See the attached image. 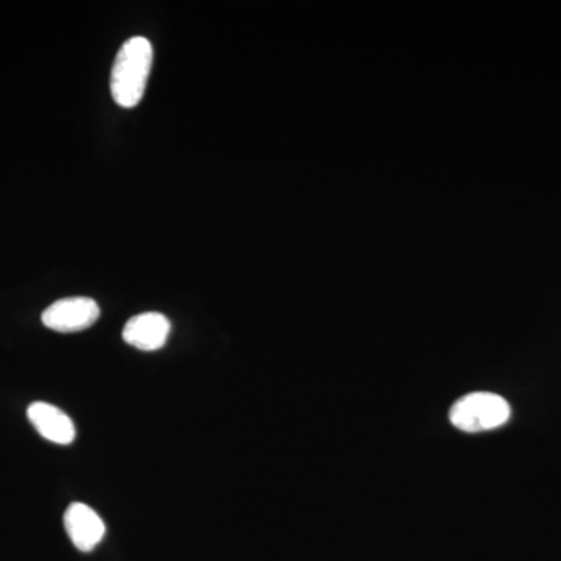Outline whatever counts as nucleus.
Listing matches in <instances>:
<instances>
[{
	"instance_id": "nucleus-1",
	"label": "nucleus",
	"mask_w": 561,
	"mask_h": 561,
	"mask_svg": "<svg viewBox=\"0 0 561 561\" xmlns=\"http://www.w3.org/2000/svg\"><path fill=\"white\" fill-rule=\"evenodd\" d=\"M153 62V47L144 36L125 41L111 70V94L117 105L135 108L142 101Z\"/></svg>"
},
{
	"instance_id": "nucleus-2",
	"label": "nucleus",
	"mask_w": 561,
	"mask_h": 561,
	"mask_svg": "<svg viewBox=\"0 0 561 561\" xmlns=\"http://www.w3.org/2000/svg\"><path fill=\"white\" fill-rule=\"evenodd\" d=\"M511 404L496 393L476 391L460 398L449 412L453 426L463 432L497 430L511 420Z\"/></svg>"
},
{
	"instance_id": "nucleus-3",
	"label": "nucleus",
	"mask_w": 561,
	"mask_h": 561,
	"mask_svg": "<svg viewBox=\"0 0 561 561\" xmlns=\"http://www.w3.org/2000/svg\"><path fill=\"white\" fill-rule=\"evenodd\" d=\"M101 317L98 302L88 297H70L55 301L43 312V324L51 331L79 332L91 328Z\"/></svg>"
},
{
	"instance_id": "nucleus-4",
	"label": "nucleus",
	"mask_w": 561,
	"mask_h": 561,
	"mask_svg": "<svg viewBox=\"0 0 561 561\" xmlns=\"http://www.w3.org/2000/svg\"><path fill=\"white\" fill-rule=\"evenodd\" d=\"M171 330L172 324L168 317L160 312H146L128 320L122 331V337L133 348L157 351L165 345Z\"/></svg>"
},
{
	"instance_id": "nucleus-5",
	"label": "nucleus",
	"mask_w": 561,
	"mask_h": 561,
	"mask_svg": "<svg viewBox=\"0 0 561 561\" xmlns=\"http://www.w3.org/2000/svg\"><path fill=\"white\" fill-rule=\"evenodd\" d=\"M65 527L70 541L81 552H91L105 537V524L87 504L73 502L65 513Z\"/></svg>"
},
{
	"instance_id": "nucleus-6",
	"label": "nucleus",
	"mask_w": 561,
	"mask_h": 561,
	"mask_svg": "<svg viewBox=\"0 0 561 561\" xmlns=\"http://www.w3.org/2000/svg\"><path fill=\"white\" fill-rule=\"evenodd\" d=\"M27 416L33 427L46 440L57 443V445H70L76 440L77 432L73 421L61 409L47 404V402H33L28 405Z\"/></svg>"
}]
</instances>
